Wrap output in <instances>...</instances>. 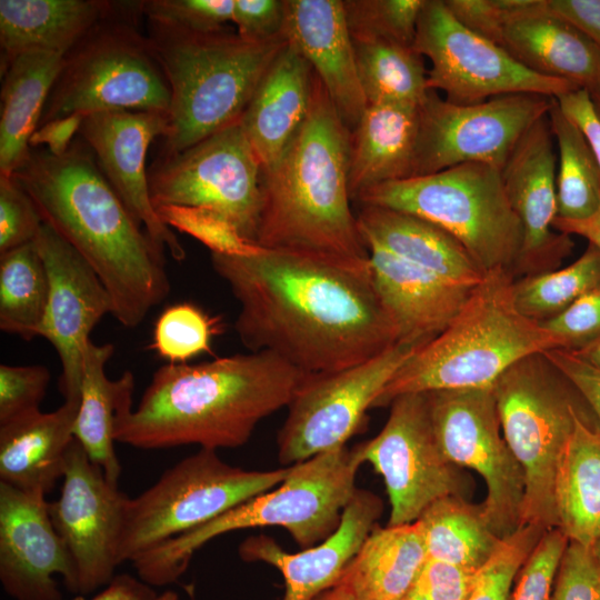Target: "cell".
I'll return each mask as SVG.
<instances>
[{"label": "cell", "instance_id": "1", "mask_svg": "<svg viewBox=\"0 0 600 600\" xmlns=\"http://www.w3.org/2000/svg\"><path fill=\"white\" fill-rule=\"evenodd\" d=\"M210 258L240 304L234 329L250 352L270 351L318 376L366 362L398 342L370 261L266 248Z\"/></svg>", "mask_w": 600, "mask_h": 600}, {"label": "cell", "instance_id": "2", "mask_svg": "<svg viewBox=\"0 0 600 600\" xmlns=\"http://www.w3.org/2000/svg\"><path fill=\"white\" fill-rule=\"evenodd\" d=\"M12 176L42 221L97 273L119 323L138 327L167 298L166 251L132 217L83 141H73L60 157L31 150Z\"/></svg>", "mask_w": 600, "mask_h": 600}, {"label": "cell", "instance_id": "3", "mask_svg": "<svg viewBox=\"0 0 600 600\" xmlns=\"http://www.w3.org/2000/svg\"><path fill=\"white\" fill-rule=\"evenodd\" d=\"M307 377L270 351L167 363L153 373L137 409L118 413L114 440L147 450L237 448L262 419L288 407Z\"/></svg>", "mask_w": 600, "mask_h": 600}, {"label": "cell", "instance_id": "4", "mask_svg": "<svg viewBox=\"0 0 600 600\" xmlns=\"http://www.w3.org/2000/svg\"><path fill=\"white\" fill-rule=\"evenodd\" d=\"M350 134L314 73L311 106L303 124L280 160L262 172L257 244L369 261L350 207Z\"/></svg>", "mask_w": 600, "mask_h": 600}, {"label": "cell", "instance_id": "5", "mask_svg": "<svg viewBox=\"0 0 600 600\" xmlns=\"http://www.w3.org/2000/svg\"><path fill=\"white\" fill-rule=\"evenodd\" d=\"M513 276L486 274L451 323L397 370L373 407L406 393L493 387L517 361L551 349L559 338L517 308Z\"/></svg>", "mask_w": 600, "mask_h": 600}, {"label": "cell", "instance_id": "6", "mask_svg": "<svg viewBox=\"0 0 600 600\" xmlns=\"http://www.w3.org/2000/svg\"><path fill=\"white\" fill-rule=\"evenodd\" d=\"M147 37L171 94L166 156L238 121L287 42L284 36L251 42L226 29L193 32L150 21Z\"/></svg>", "mask_w": 600, "mask_h": 600}, {"label": "cell", "instance_id": "7", "mask_svg": "<svg viewBox=\"0 0 600 600\" xmlns=\"http://www.w3.org/2000/svg\"><path fill=\"white\" fill-rule=\"evenodd\" d=\"M360 466L346 446L292 464L273 489L137 556L132 564L138 577L152 587L171 584L203 544L242 529L282 527L301 548L314 547L338 529L357 491Z\"/></svg>", "mask_w": 600, "mask_h": 600}, {"label": "cell", "instance_id": "8", "mask_svg": "<svg viewBox=\"0 0 600 600\" xmlns=\"http://www.w3.org/2000/svg\"><path fill=\"white\" fill-rule=\"evenodd\" d=\"M361 206L389 208L447 230L487 274L514 276L522 228L511 207L501 169L479 162L374 186L356 198Z\"/></svg>", "mask_w": 600, "mask_h": 600}, {"label": "cell", "instance_id": "9", "mask_svg": "<svg viewBox=\"0 0 600 600\" xmlns=\"http://www.w3.org/2000/svg\"><path fill=\"white\" fill-rule=\"evenodd\" d=\"M493 392L503 437L524 476L521 526L558 528L557 471L577 417L591 411L543 352L512 364Z\"/></svg>", "mask_w": 600, "mask_h": 600}, {"label": "cell", "instance_id": "10", "mask_svg": "<svg viewBox=\"0 0 600 600\" xmlns=\"http://www.w3.org/2000/svg\"><path fill=\"white\" fill-rule=\"evenodd\" d=\"M137 13L140 1L118 2L64 54L39 126L73 113L169 112L170 89Z\"/></svg>", "mask_w": 600, "mask_h": 600}, {"label": "cell", "instance_id": "11", "mask_svg": "<svg viewBox=\"0 0 600 600\" xmlns=\"http://www.w3.org/2000/svg\"><path fill=\"white\" fill-rule=\"evenodd\" d=\"M290 468L244 470L228 464L210 449L180 460L154 484L130 498L119 546L120 563L273 489Z\"/></svg>", "mask_w": 600, "mask_h": 600}, {"label": "cell", "instance_id": "12", "mask_svg": "<svg viewBox=\"0 0 600 600\" xmlns=\"http://www.w3.org/2000/svg\"><path fill=\"white\" fill-rule=\"evenodd\" d=\"M154 208L213 210L252 242L262 203V168L240 119L194 146L164 156L148 171Z\"/></svg>", "mask_w": 600, "mask_h": 600}, {"label": "cell", "instance_id": "13", "mask_svg": "<svg viewBox=\"0 0 600 600\" xmlns=\"http://www.w3.org/2000/svg\"><path fill=\"white\" fill-rule=\"evenodd\" d=\"M413 48L431 63L429 90L442 91L447 101L457 104L513 93L558 98L579 88L529 70L499 44L460 23L443 0H426Z\"/></svg>", "mask_w": 600, "mask_h": 600}, {"label": "cell", "instance_id": "14", "mask_svg": "<svg viewBox=\"0 0 600 600\" xmlns=\"http://www.w3.org/2000/svg\"><path fill=\"white\" fill-rule=\"evenodd\" d=\"M438 444L456 467L478 472L486 483L481 503L491 530L501 539L522 522L523 471L500 424L493 387L428 392Z\"/></svg>", "mask_w": 600, "mask_h": 600}, {"label": "cell", "instance_id": "15", "mask_svg": "<svg viewBox=\"0 0 600 600\" xmlns=\"http://www.w3.org/2000/svg\"><path fill=\"white\" fill-rule=\"evenodd\" d=\"M553 100L513 93L457 104L429 90L419 106L413 177L468 162L501 169L523 134L549 113Z\"/></svg>", "mask_w": 600, "mask_h": 600}, {"label": "cell", "instance_id": "16", "mask_svg": "<svg viewBox=\"0 0 600 600\" xmlns=\"http://www.w3.org/2000/svg\"><path fill=\"white\" fill-rule=\"evenodd\" d=\"M372 439L352 449L384 481L391 506L388 526L412 523L434 501L461 496V477L442 453L432 426L428 392L406 393Z\"/></svg>", "mask_w": 600, "mask_h": 600}, {"label": "cell", "instance_id": "17", "mask_svg": "<svg viewBox=\"0 0 600 600\" xmlns=\"http://www.w3.org/2000/svg\"><path fill=\"white\" fill-rule=\"evenodd\" d=\"M418 348L396 343L370 360L333 373L308 376L278 434L283 466L346 446L397 370Z\"/></svg>", "mask_w": 600, "mask_h": 600}, {"label": "cell", "instance_id": "18", "mask_svg": "<svg viewBox=\"0 0 600 600\" xmlns=\"http://www.w3.org/2000/svg\"><path fill=\"white\" fill-rule=\"evenodd\" d=\"M129 500L73 439L60 497L48 503V510L74 564L76 596H88L114 578Z\"/></svg>", "mask_w": 600, "mask_h": 600}, {"label": "cell", "instance_id": "19", "mask_svg": "<svg viewBox=\"0 0 600 600\" xmlns=\"http://www.w3.org/2000/svg\"><path fill=\"white\" fill-rule=\"evenodd\" d=\"M34 242L49 284L38 337L47 339L59 356L64 400L80 399L84 350L94 327L112 313L111 298L88 262L50 226L43 222Z\"/></svg>", "mask_w": 600, "mask_h": 600}, {"label": "cell", "instance_id": "20", "mask_svg": "<svg viewBox=\"0 0 600 600\" xmlns=\"http://www.w3.org/2000/svg\"><path fill=\"white\" fill-rule=\"evenodd\" d=\"M168 129V113L114 110L87 114L79 134L132 217L159 247L182 261V243L152 203L146 163L151 142L164 138Z\"/></svg>", "mask_w": 600, "mask_h": 600}, {"label": "cell", "instance_id": "21", "mask_svg": "<svg viewBox=\"0 0 600 600\" xmlns=\"http://www.w3.org/2000/svg\"><path fill=\"white\" fill-rule=\"evenodd\" d=\"M48 503L43 494L0 482V581L14 600H62L57 574L77 594L74 564Z\"/></svg>", "mask_w": 600, "mask_h": 600}, {"label": "cell", "instance_id": "22", "mask_svg": "<svg viewBox=\"0 0 600 600\" xmlns=\"http://www.w3.org/2000/svg\"><path fill=\"white\" fill-rule=\"evenodd\" d=\"M557 154L548 114L520 139L501 168L509 201L522 228V247L514 272L536 274L557 269L573 241L556 232Z\"/></svg>", "mask_w": 600, "mask_h": 600}, {"label": "cell", "instance_id": "23", "mask_svg": "<svg viewBox=\"0 0 600 600\" xmlns=\"http://www.w3.org/2000/svg\"><path fill=\"white\" fill-rule=\"evenodd\" d=\"M382 508L378 496L357 489L338 529L319 544L289 553L271 538L260 534L247 538L239 547V554L244 561H262L281 572L284 580L282 600H316L340 580L374 528Z\"/></svg>", "mask_w": 600, "mask_h": 600}, {"label": "cell", "instance_id": "24", "mask_svg": "<svg viewBox=\"0 0 600 600\" xmlns=\"http://www.w3.org/2000/svg\"><path fill=\"white\" fill-rule=\"evenodd\" d=\"M282 33L311 66L333 107L352 131L368 107L353 41L340 0H284Z\"/></svg>", "mask_w": 600, "mask_h": 600}, {"label": "cell", "instance_id": "25", "mask_svg": "<svg viewBox=\"0 0 600 600\" xmlns=\"http://www.w3.org/2000/svg\"><path fill=\"white\" fill-rule=\"evenodd\" d=\"M373 283L394 326L398 342L420 348L440 334L463 308L474 288L368 243Z\"/></svg>", "mask_w": 600, "mask_h": 600}, {"label": "cell", "instance_id": "26", "mask_svg": "<svg viewBox=\"0 0 600 600\" xmlns=\"http://www.w3.org/2000/svg\"><path fill=\"white\" fill-rule=\"evenodd\" d=\"M499 46L538 74L588 91L600 84V49L548 0H511Z\"/></svg>", "mask_w": 600, "mask_h": 600}, {"label": "cell", "instance_id": "27", "mask_svg": "<svg viewBox=\"0 0 600 600\" xmlns=\"http://www.w3.org/2000/svg\"><path fill=\"white\" fill-rule=\"evenodd\" d=\"M313 81L311 66L287 40L240 117L262 172L280 160L303 124L311 106Z\"/></svg>", "mask_w": 600, "mask_h": 600}, {"label": "cell", "instance_id": "28", "mask_svg": "<svg viewBox=\"0 0 600 600\" xmlns=\"http://www.w3.org/2000/svg\"><path fill=\"white\" fill-rule=\"evenodd\" d=\"M80 399L0 426V482L46 496L63 477Z\"/></svg>", "mask_w": 600, "mask_h": 600}, {"label": "cell", "instance_id": "29", "mask_svg": "<svg viewBox=\"0 0 600 600\" xmlns=\"http://www.w3.org/2000/svg\"><path fill=\"white\" fill-rule=\"evenodd\" d=\"M356 217L366 246L378 244L463 287L476 288L486 277L457 238L426 219L374 206H361Z\"/></svg>", "mask_w": 600, "mask_h": 600}, {"label": "cell", "instance_id": "30", "mask_svg": "<svg viewBox=\"0 0 600 600\" xmlns=\"http://www.w3.org/2000/svg\"><path fill=\"white\" fill-rule=\"evenodd\" d=\"M419 106L368 104L350 134L351 199L374 186L413 177Z\"/></svg>", "mask_w": 600, "mask_h": 600}, {"label": "cell", "instance_id": "31", "mask_svg": "<svg viewBox=\"0 0 600 600\" xmlns=\"http://www.w3.org/2000/svg\"><path fill=\"white\" fill-rule=\"evenodd\" d=\"M114 7L101 0H1V70L26 52L64 56Z\"/></svg>", "mask_w": 600, "mask_h": 600}, {"label": "cell", "instance_id": "32", "mask_svg": "<svg viewBox=\"0 0 600 600\" xmlns=\"http://www.w3.org/2000/svg\"><path fill=\"white\" fill-rule=\"evenodd\" d=\"M63 57L26 52L1 70L0 176H12L29 158V140L40 124Z\"/></svg>", "mask_w": 600, "mask_h": 600}, {"label": "cell", "instance_id": "33", "mask_svg": "<svg viewBox=\"0 0 600 600\" xmlns=\"http://www.w3.org/2000/svg\"><path fill=\"white\" fill-rule=\"evenodd\" d=\"M113 352L111 343L90 340L86 347L73 437L107 479L118 484L122 468L114 450V424L118 413L132 406L134 377L131 371L117 380L107 377L106 366Z\"/></svg>", "mask_w": 600, "mask_h": 600}, {"label": "cell", "instance_id": "34", "mask_svg": "<svg viewBox=\"0 0 600 600\" xmlns=\"http://www.w3.org/2000/svg\"><path fill=\"white\" fill-rule=\"evenodd\" d=\"M558 528L569 541L593 548L600 538V431L579 414L554 483Z\"/></svg>", "mask_w": 600, "mask_h": 600}, {"label": "cell", "instance_id": "35", "mask_svg": "<svg viewBox=\"0 0 600 600\" xmlns=\"http://www.w3.org/2000/svg\"><path fill=\"white\" fill-rule=\"evenodd\" d=\"M427 559L417 521L374 527L340 580L359 600H403Z\"/></svg>", "mask_w": 600, "mask_h": 600}, {"label": "cell", "instance_id": "36", "mask_svg": "<svg viewBox=\"0 0 600 600\" xmlns=\"http://www.w3.org/2000/svg\"><path fill=\"white\" fill-rule=\"evenodd\" d=\"M428 558L480 570L502 539L490 528L482 506L462 496H448L431 503L417 520Z\"/></svg>", "mask_w": 600, "mask_h": 600}, {"label": "cell", "instance_id": "37", "mask_svg": "<svg viewBox=\"0 0 600 600\" xmlns=\"http://www.w3.org/2000/svg\"><path fill=\"white\" fill-rule=\"evenodd\" d=\"M353 41V40H352ZM359 80L368 104L420 106L429 88L423 57L413 47L353 41Z\"/></svg>", "mask_w": 600, "mask_h": 600}, {"label": "cell", "instance_id": "38", "mask_svg": "<svg viewBox=\"0 0 600 600\" xmlns=\"http://www.w3.org/2000/svg\"><path fill=\"white\" fill-rule=\"evenodd\" d=\"M48 277L36 242L0 254V329L27 341L38 337L48 302Z\"/></svg>", "mask_w": 600, "mask_h": 600}, {"label": "cell", "instance_id": "39", "mask_svg": "<svg viewBox=\"0 0 600 600\" xmlns=\"http://www.w3.org/2000/svg\"><path fill=\"white\" fill-rule=\"evenodd\" d=\"M548 119L559 156L556 218L587 219L600 207V167L581 131L563 114L556 99Z\"/></svg>", "mask_w": 600, "mask_h": 600}, {"label": "cell", "instance_id": "40", "mask_svg": "<svg viewBox=\"0 0 600 600\" xmlns=\"http://www.w3.org/2000/svg\"><path fill=\"white\" fill-rule=\"evenodd\" d=\"M600 287V250L589 243L571 264L513 280L517 308L526 317L543 322L581 296Z\"/></svg>", "mask_w": 600, "mask_h": 600}, {"label": "cell", "instance_id": "41", "mask_svg": "<svg viewBox=\"0 0 600 600\" xmlns=\"http://www.w3.org/2000/svg\"><path fill=\"white\" fill-rule=\"evenodd\" d=\"M223 328L220 317L190 302L176 303L158 317L150 349L168 363H188L203 353L212 354V340Z\"/></svg>", "mask_w": 600, "mask_h": 600}, {"label": "cell", "instance_id": "42", "mask_svg": "<svg viewBox=\"0 0 600 600\" xmlns=\"http://www.w3.org/2000/svg\"><path fill=\"white\" fill-rule=\"evenodd\" d=\"M426 0H344L353 41H383L413 47Z\"/></svg>", "mask_w": 600, "mask_h": 600}, {"label": "cell", "instance_id": "43", "mask_svg": "<svg viewBox=\"0 0 600 600\" xmlns=\"http://www.w3.org/2000/svg\"><path fill=\"white\" fill-rule=\"evenodd\" d=\"M160 219L172 230L191 236L211 250L229 257H250L262 247L244 238L222 214L198 207L164 204L156 208Z\"/></svg>", "mask_w": 600, "mask_h": 600}, {"label": "cell", "instance_id": "44", "mask_svg": "<svg viewBox=\"0 0 600 600\" xmlns=\"http://www.w3.org/2000/svg\"><path fill=\"white\" fill-rule=\"evenodd\" d=\"M546 531L539 526L523 524L503 538L493 556L479 570L468 600H510L514 578Z\"/></svg>", "mask_w": 600, "mask_h": 600}, {"label": "cell", "instance_id": "45", "mask_svg": "<svg viewBox=\"0 0 600 600\" xmlns=\"http://www.w3.org/2000/svg\"><path fill=\"white\" fill-rule=\"evenodd\" d=\"M234 0H148L140 1L148 21L193 31L213 32L232 21Z\"/></svg>", "mask_w": 600, "mask_h": 600}, {"label": "cell", "instance_id": "46", "mask_svg": "<svg viewBox=\"0 0 600 600\" xmlns=\"http://www.w3.org/2000/svg\"><path fill=\"white\" fill-rule=\"evenodd\" d=\"M51 380L40 364L0 366V426L40 410Z\"/></svg>", "mask_w": 600, "mask_h": 600}, {"label": "cell", "instance_id": "47", "mask_svg": "<svg viewBox=\"0 0 600 600\" xmlns=\"http://www.w3.org/2000/svg\"><path fill=\"white\" fill-rule=\"evenodd\" d=\"M42 218L13 176H0V254L33 242Z\"/></svg>", "mask_w": 600, "mask_h": 600}, {"label": "cell", "instance_id": "48", "mask_svg": "<svg viewBox=\"0 0 600 600\" xmlns=\"http://www.w3.org/2000/svg\"><path fill=\"white\" fill-rule=\"evenodd\" d=\"M568 543V538L559 528L547 530L520 569L510 600H550Z\"/></svg>", "mask_w": 600, "mask_h": 600}, {"label": "cell", "instance_id": "49", "mask_svg": "<svg viewBox=\"0 0 600 600\" xmlns=\"http://www.w3.org/2000/svg\"><path fill=\"white\" fill-rule=\"evenodd\" d=\"M550 600H600V562L593 548L569 541Z\"/></svg>", "mask_w": 600, "mask_h": 600}, {"label": "cell", "instance_id": "50", "mask_svg": "<svg viewBox=\"0 0 600 600\" xmlns=\"http://www.w3.org/2000/svg\"><path fill=\"white\" fill-rule=\"evenodd\" d=\"M479 570L428 558L407 600H468Z\"/></svg>", "mask_w": 600, "mask_h": 600}, {"label": "cell", "instance_id": "51", "mask_svg": "<svg viewBox=\"0 0 600 600\" xmlns=\"http://www.w3.org/2000/svg\"><path fill=\"white\" fill-rule=\"evenodd\" d=\"M540 323L560 339L562 349L577 351L586 347L600 337V287Z\"/></svg>", "mask_w": 600, "mask_h": 600}, {"label": "cell", "instance_id": "52", "mask_svg": "<svg viewBox=\"0 0 600 600\" xmlns=\"http://www.w3.org/2000/svg\"><path fill=\"white\" fill-rule=\"evenodd\" d=\"M284 0H234L231 22L247 41L263 42L284 36Z\"/></svg>", "mask_w": 600, "mask_h": 600}, {"label": "cell", "instance_id": "53", "mask_svg": "<svg viewBox=\"0 0 600 600\" xmlns=\"http://www.w3.org/2000/svg\"><path fill=\"white\" fill-rule=\"evenodd\" d=\"M543 354L583 399L600 431V368L572 350L551 349Z\"/></svg>", "mask_w": 600, "mask_h": 600}, {"label": "cell", "instance_id": "54", "mask_svg": "<svg viewBox=\"0 0 600 600\" xmlns=\"http://www.w3.org/2000/svg\"><path fill=\"white\" fill-rule=\"evenodd\" d=\"M453 17L474 33L499 44L508 0H443Z\"/></svg>", "mask_w": 600, "mask_h": 600}, {"label": "cell", "instance_id": "55", "mask_svg": "<svg viewBox=\"0 0 600 600\" xmlns=\"http://www.w3.org/2000/svg\"><path fill=\"white\" fill-rule=\"evenodd\" d=\"M554 99L563 114L581 131L600 167V117L589 91L576 88Z\"/></svg>", "mask_w": 600, "mask_h": 600}, {"label": "cell", "instance_id": "56", "mask_svg": "<svg viewBox=\"0 0 600 600\" xmlns=\"http://www.w3.org/2000/svg\"><path fill=\"white\" fill-rule=\"evenodd\" d=\"M84 117L83 113H73L39 126L29 140L30 149L46 146L51 154L63 156L73 143L72 139L79 132Z\"/></svg>", "mask_w": 600, "mask_h": 600}, {"label": "cell", "instance_id": "57", "mask_svg": "<svg viewBox=\"0 0 600 600\" xmlns=\"http://www.w3.org/2000/svg\"><path fill=\"white\" fill-rule=\"evenodd\" d=\"M548 4L600 49V0H548Z\"/></svg>", "mask_w": 600, "mask_h": 600}, {"label": "cell", "instance_id": "58", "mask_svg": "<svg viewBox=\"0 0 600 600\" xmlns=\"http://www.w3.org/2000/svg\"><path fill=\"white\" fill-rule=\"evenodd\" d=\"M160 596L153 587L129 573L116 574L102 590L87 599L76 596L72 600H159Z\"/></svg>", "mask_w": 600, "mask_h": 600}, {"label": "cell", "instance_id": "59", "mask_svg": "<svg viewBox=\"0 0 600 600\" xmlns=\"http://www.w3.org/2000/svg\"><path fill=\"white\" fill-rule=\"evenodd\" d=\"M552 227L554 230L569 236L583 237L600 250V207L594 214L583 220L554 218Z\"/></svg>", "mask_w": 600, "mask_h": 600}, {"label": "cell", "instance_id": "60", "mask_svg": "<svg viewBox=\"0 0 600 600\" xmlns=\"http://www.w3.org/2000/svg\"><path fill=\"white\" fill-rule=\"evenodd\" d=\"M316 600H359L353 591L341 580L321 593Z\"/></svg>", "mask_w": 600, "mask_h": 600}, {"label": "cell", "instance_id": "61", "mask_svg": "<svg viewBox=\"0 0 600 600\" xmlns=\"http://www.w3.org/2000/svg\"><path fill=\"white\" fill-rule=\"evenodd\" d=\"M574 352L600 368V337Z\"/></svg>", "mask_w": 600, "mask_h": 600}, {"label": "cell", "instance_id": "62", "mask_svg": "<svg viewBox=\"0 0 600 600\" xmlns=\"http://www.w3.org/2000/svg\"><path fill=\"white\" fill-rule=\"evenodd\" d=\"M593 106L596 108V111L598 116L600 117V84L596 87L594 89L589 91Z\"/></svg>", "mask_w": 600, "mask_h": 600}, {"label": "cell", "instance_id": "63", "mask_svg": "<svg viewBox=\"0 0 600 600\" xmlns=\"http://www.w3.org/2000/svg\"><path fill=\"white\" fill-rule=\"evenodd\" d=\"M593 551L600 562V538L599 540L596 542L594 547H593Z\"/></svg>", "mask_w": 600, "mask_h": 600}, {"label": "cell", "instance_id": "64", "mask_svg": "<svg viewBox=\"0 0 600 600\" xmlns=\"http://www.w3.org/2000/svg\"><path fill=\"white\" fill-rule=\"evenodd\" d=\"M403 600H407L406 598Z\"/></svg>", "mask_w": 600, "mask_h": 600}]
</instances>
